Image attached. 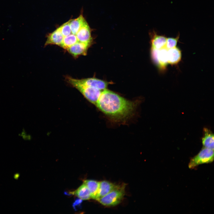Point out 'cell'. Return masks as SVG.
<instances>
[{
	"label": "cell",
	"mask_w": 214,
	"mask_h": 214,
	"mask_svg": "<svg viewBox=\"0 0 214 214\" xmlns=\"http://www.w3.org/2000/svg\"><path fill=\"white\" fill-rule=\"evenodd\" d=\"M95 105L112 121L124 122L133 116L137 104L106 89L101 92Z\"/></svg>",
	"instance_id": "6da1fadb"
},
{
	"label": "cell",
	"mask_w": 214,
	"mask_h": 214,
	"mask_svg": "<svg viewBox=\"0 0 214 214\" xmlns=\"http://www.w3.org/2000/svg\"><path fill=\"white\" fill-rule=\"evenodd\" d=\"M66 78L68 83L78 89L88 101L95 105L96 104L103 90L77 83L74 81L71 77H67Z\"/></svg>",
	"instance_id": "7a4b0ae2"
},
{
	"label": "cell",
	"mask_w": 214,
	"mask_h": 214,
	"mask_svg": "<svg viewBox=\"0 0 214 214\" xmlns=\"http://www.w3.org/2000/svg\"><path fill=\"white\" fill-rule=\"evenodd\" d=\"M125 186L117 185L108 193L99 199L98 201L106 206H114L118 204L123 198L125 193Z\"/></svg>",
	"instance_id": "3957f363"
},
{
	"label": "cell",
	"mask_w": 214,
	"mask_h": 214,
	"mask_svg": "<svg viewBox=\"0 0 214 214\" xmlns=\"http://www.w3.org/2000/svg\"><path fill=\"white\" fill-rule=\"evenodd\" d=\"M213 160V150L204 147L191 159L188 167L190 169H193L199 165L212 162Z\"/></svg>",
	"instance_id": "277c9868"
},
{
	"label": "cell",
	"mask_w": 214,
	"mask_h": 214,
	"mask_svg": "<svg viewBox=\"0 0 214 214\" xmlns=\"http://www.w3.org/2000/svg\"><path fill=\"white\" fill-rule=\"evenodd\" d=\"M151 55L153 60L159 67L164 68L168 64V49L165 47L158 50L152 48Z\"/></svg>",
	"instance_id": "5b68a950"
},
{
	"label": "cell",
	"mask_w": 214,
	"mask_h": 214,
	"mask_svg": "<svg viewBox=\"0 0 214 214\" xmlns=\"http://www.w3.org/2000/svg\"><path fill=\"white\" fill-rule=\"evenodd\" d=\"M75 82L87 86L97 88L103 90L107 89L108 83L107 82L95 78H88L81 79L72 78Z\"/></svg>",
	"instance_id": "8992f818"
},
{
	"label": "cell",
	"mask_w": 214,
	"mask_h": 214,
	"mask_svg": "<svg viewBox=\"0 0 214 214\" xmlns=\"http://www.w3.org/2000/svg\"><path fill=\"white\" fill-rule=\"evenodd\" d=\"M75 35L78 41L90 45L92 41L90 28L86 20Z\"/></svg>",
	"instance_id": "52a82bcc"
},
{
	"label": "cell",
	"mask_w": 214,
	"mask_h": 214,
	"mask_svg": "<svg viewBox=\"0 0 214 214\" xmlns=\"http://www.w3.org/2000/svg\"><path fill=\"white\" fill-rule=\"evenodd\" d=\"M90 45L78 41L67 50L73 56L76 57L81 55H86Z\"/></svg>",
	"instance_id": "ba28073f"
},
{
	"label": "cell",
	"mask_w": 214,
	"mask_h": 214,
	"mask_svg": "<svg viewBox=\"0 0 214 214\" xmlns=\"http://www.w3.org/2000/svg\"><path fill=\"white\" fill-rule=\"evenodd\" d=\"M117 186V185L107 181L100 182L99 188L95 199L98 201L112 191Z\"/></svg>",
	"instance_id": "9c48e42d"
},
{
	"label": "cell",
	"mask_w": 214,
	"mask_h": 214,
	"mask_svg": "<svg viewBox=\"0 0 214 214\" xmlns=\"http://www.w3.org/2000/svg\"><path fill=\"white\" fill-rule=\"evenodd\" d=\"M64 37L59 27L48 35L45 45H56L60 46L62 42Z\"/></svg>",
	"instance_id": "30bf717a"
},
{
	"label": "cell",
	"mask_w": 214,
	"mask_h": 214,
	"mask_svg": "<svg viewBox=\"0 0 214 214\" xmlns=\"http://www.w3.org/2000/svg\"><path fill=\"white\" fill-rule=\"evenodd\" d=\"M151 34L152 48L158 50L165 47L167 37L164 35L157 34L155 31Z\"/></svg>",
	"instance_id": "8fae6325"
},
{
	"label": "cell",
	"mask_w": 214,
	"mask_h": 214,
	"mask_svg": "<svg viewBox=\"0 0 214 214\" xmlns=\"http://www.w3.org/2000/svg\"><path fill=\"white\" fill-rule=\"evenodd\" d=\"M168 63L177 64L181 60V53L180 49L176 47L168 49Z\"/></svg>",
	"instance_id": "7c38bea8"
},
{
	"label": "cell",
	"mask_w": 214,
	"mask_h": 214,
	"mask_svg": "<svg viewBox=\"0 0 214 214\" xmlns=\"http://www.w3.org/2000/svg\"><path fill=\"white\" fill-rule=\"evenodd\" d=\"M204 136L202 139V144L204 147L214 150V135L207 128L204 129Z\"/></svg>",
	"instance_id": "4fadbf2b"
},
{
	"label": "cell",
	"mask_w": 214,
	"mask_h": 214,
	"mask_svg": "<svg viewBox=\"0 0 214 214\" xmlns=\"http://www.w3.org/2000/svg\"><path fill=\"white\" fill-rule=\"evenodd\" d=\"M71 193L81 200H87L91 198L90 192L84 183L76 190Z\"/></svg>",
	"instance_id": "5bb4252c"
},
{
	"label": "cell",
	"mask_w": 214,
	"mask_h": 214,
	"mask_svg": "<svg viewBox=\"0 0 214 214\" xmlns=\"http://www.w3.org/2000/svg\"><path fill=\"white\" fill-rule=\"evenodd\" d=\"M85 184L88 188L91 194V198L96 199L100 184V182L93 180H86Z\"/></svg>",
	"instance_id": "9a60e30c"
},
{
	"label": "cell",
	"mask_w": 214,
	"mask_h": 214,
	"mask_svg": "<svg viewBox=\"0 0 214 214\" xmlns=\"http://www.w3.org/2000/svg\"><path fill=\"white\" fill-rule=\"evenodd\" d=\"M86 20L82 15L76 19L70 20V25L72 34L76 35Z\"/></svg>",
	"instance_id": "2e32d148"
},
{
	"label": "cell",
	"mask_w": 214,
	"mask_h": 214,
	"mask_svg": "<svg viewBox=\"0 0 214 214\" xmlns=\"http://www.w3.org/2000/svg\"><path fill=\"white\" fill-rule=\"evenodd\" d=\"M78 41L75 35L71 34L64 37L60 46L67 49Z\"/></svg>",
	"instance_id": "e0dca14e"
},
{
	"label": "cell",
	"mask_w": 214,
	"mask_h": 214,
	"mask_svg": "<svg viewBox=\"0 0 214 214\" xmlns=\"http://www.w3.org/2000/svg\"><path fill=\"white\" fill-rule=\"evenodd\" d=\"M179 34L175 38H167L165 47L167 49L176 47L179 38Z\"/></svg>",
	"instance_id": "ac0fdd59"
},
{
	"label": "cell",
	"mask_w": 214,
	"mask_h": 214,
	"mask_svg": "<svg viewBox=\"0 0 214 214\" xmlns=\"http://www.w3.org/2000/svg\"><path fill=\"white\" fill-rule=\"evenodd\" d=\"M59 27L61 32L64 37L72 34L70 25V20Z\"/></svg>",
	"instance_id": "d6986e66"
}]
</instances>
